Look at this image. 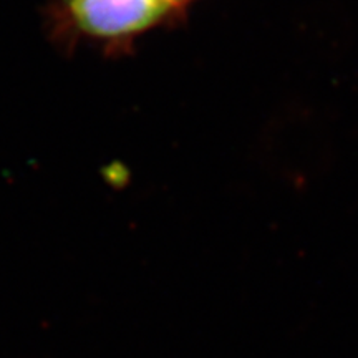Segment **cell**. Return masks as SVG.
<instances>
[{
  "instance_id": "obj_2",
  "label": "cell",
  "mask_w": 358,
  "mask_h": 358,
  "mask_svg": "<svg viewBox=\"0 0 358 358\" xmlns=\"http://www.w3.org/2000/svg\"><path fill=\"white\" fill-rule=\"evenodd\" d=\"M169 2H179V0H169Z\"/></svg>"
},
{
  "instance_id": "obj_1",
  "label": "cell",
  "mask_w": 358,
  "mask_h": 358,
  "mask_svg": "<svg viewBox=\"0 0 358 358\" xmlns=\"http://www.w3.org/2000/svg\"><path fill=\"white\" fill-rule=\"evenodd\" d=\"M169 7V0H70L80 29L96 37L140 32L156 24Z\"/></svg>"
}]
</instances>
